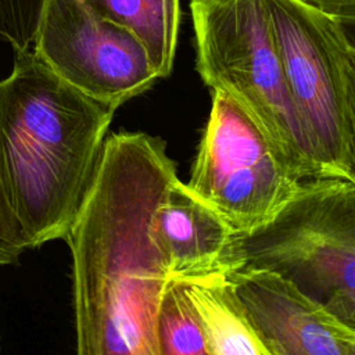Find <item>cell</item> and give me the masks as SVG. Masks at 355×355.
<instances>
[{"instance_id":"15","label":"cell","mask_w":355,"mask_h":355,"mask_svg":"<svg viewBox=\"0 0 355 355\" xmlns=\"http://www.w3.org/2000/svg\"><path fill=\"white\" fill-rule=\"evenodd\" d=\"M311 6L338 18L344 25L355 21V0H304Z\"/></svg>"},{"instance_id":"3","label":"cell","mask_w":355,"mask_h":355,"mask_svg":"<svg viewBox=\"0 0 355 355\" xmlns=\"http://www.w3.org/2000/svg\"><path fill=\"white\" fill-rule=\"evenodd\" d=\"M219 270L277 275L355 329V180H302L272 219L233 233Z\"/></svg>"},{"instance_id":"5","label":"cell","mask_w":355,"mask_h":355,"mask_svg":"<svg viewBox=\"0 0 355 355\" xmlns=\"http://www.w3.org/2000/svg\"><path fill=\"white\" fill-rule=\"evenodd\" d=\"M319 178L355 180V49L345 25L304 0H263Z\"/></svg>"},{"instance_id":"1","label":"cell","mask_w":355,"mask_h":355,"mask_svg":"<svg viewBox=\"0 0 355 355\" xmlns=\"http://www.w3.org/2000/svg\"><path fill=\"white\" fill-rule=\"evenodd\" d=\"M176 176L159 136L107 135L90 189L64 237L76 355H158V311L169 272L151 234V216Z\"/></svg>"},{"instance_id":"10","label":"cell","mask_w":355,"mask_h":355,"mask_svg":"<svg viewBox=\"0 0 355 355\" xmlns=\"http://www.w3.org/2000/svg\"><path fill=\"white\" fill-rule=\"evenodd\" d=\"M173 279L180 283L197 316L211 355H273L244 315L220 270Z\"/></svg>"},{"instance_id":"11","label":"cell","mask_w":355,"mask_h":355,"mask_svg":"<svg viewBox=\"0 0 355 355\" xmlns=\"http://www.w3.org/2000/svg\"><path fill=\"white\" fill-rule=\"evenodd\" d=\"M103 18L128 31L141 44L159 79L172 72L179 26L180 0H86Z\"/></svg>"},{"instance_id":"8","label":"cell","mask_w":355,"mask_h":355,"mask_svg":"<svg viewBox=\"0 0 355 355\" xmlns=\"http://www.w3.org/2000/svg\"><path fill=\"white\" fill-rule=\"evenodd\" d=\"M273 355H355V329L269 272L223 273Z\"/></svg>"},{"instance_id":"6","label":"cell","mask_w":355,"mask_h":355,"mask_svg":"<svg viewBox=\"0 0 355 355\" xmlns=\"http://www.w3.org/2000/svg\"><path fill=\"white\" fill-rule=\"evenodd\" d=\"M301 182L247 112L212 92L187 187L234 233H248L272 219Z\"/></svg>"},{"instance_id":"7","label":"cell","mask_w":355,"mask_h":355,"mask_svg":"<svg viewBox=\"0 0 355 355\" xmlns=\"http://www.w3.org/2000/svg\"><path fill=\"white\" fill-rule=\"evenodd\" d=\"M32 46L61 79L116 110L159 79L135 36L86 0H42Z\"/></svg>"},{"instance_id":"4","label":"cell","mask_w":355,"mask_h":355,"mask_svg":"<svg viewBox=\"0 0 355 355\" xmlns=\"http://www.w3.org/2000/svg\"><path fill=\"white\" fill-rule=\"evenodd\" d=\"M196 69L232 97L301 179L319 178L293 104L263 0H190Z\"/></svg>"},{"instance_id":"2","label":"cell","mask_w":355,"mask_h":355,"mask_svg":"<svg viewBox=\"0 0 355 355\" xmlns=\"http://www.w3.org/2000/svg\"><path fill=\"white\" fill-rule=\"evenodd\" d=\"M116 108L75 89L32 50L0 82V180L26 250L64 239L90 189Z\"/></svg>"},{"instance_id":"12","label":"cell","mask_w":355,"mask_h":355,"mask_svg":"<svg viewBox=\"0 0 355 355\" xmlns=\"http://www.w3.org/2000/svg\"><path fill=\"white\" fill-rule=\"evenodd\" d=\"M157 340L158 355H211L197 316L173 277L161 298Z\"/></svg>"},{"instance_id":"9","label":"cell","mask_w":355,"mask_h":355,"mask_svg":"<svg viewBox=\"0 0 355 355\" xmlns=\"http://www.w3.org/2000/svg\"><path fill=\"white\" fill-rule=\"evenodd\" d=\"M233 229L179 176L166 187L151 216V234L169 277L218 272Z\"/></svg>"},{"instance_id":"13","label":"cell","mask_w":355,"mask_h":355,"mask_svg":"<svg viewBox=\"0 0 355 355\" xmlns=\"http://www.w3.org/2000/svg\"><path fill=\"white\" fill-rule=\"evenodd\" d=\"M42 0H0V39L15 54L31 50L39 21Z\"/></svg>"},{"instance_id":"14","label":"cell","mask_w":355,"mask_h":355,"mask_svg":"<svg viewBox=\"0 0 355 355\" xmlns=\"http://www.w3.org/2000/svg\"><path fill=\"white\" fill-rule=\"evenodd\" d=\"M24 251L26 245L8 208L0 180V266L18 263Z\"/></svg>"}]
</instances>
